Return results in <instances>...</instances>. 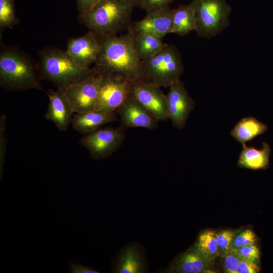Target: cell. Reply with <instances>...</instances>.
<instances>
[{
    "label": "cell",
    "instance_id": "14",
    "mask_svg": "<svg viewBox=\"0 0 273 273\" xmlns=\"http://www.w3.org/2000/svg\"><path fill=\"white\" fill-rule=\"evenodd\" d=\"M101 50L98 36L89 30L83 35L70 38L66 51L77 64L89 67L96 61Z\"/></svg>",
    "mask_w": 273,
    "mask_h": 273
},
{
    "label": "cell",
    "instance_id": "26",
    "mask_svg": "<svg viewBox=\"0 0 273 273\" xmlns=\"http://www.w3.org/2000/svg\"><path fill=\"white\" fill-rule=\"evenodd\" d=\"M255 235L250 229L237 233L234 238L231 250H235L243 246L255 244Z\"/></svg>",
    "mask_w": 273,
    "mask_h": 273
},
{
    "label": "cell",
    "instance_id": "32",
    "mask_svg": "<svg viewBox=\"0 0 273 273\" xmlns=\"http://www.w3.org/2000/svg\"><path fill=\"white\" fill-rule=\"evenodd\" d=\"M69 272L71 273H98L94 268L86 266L77 263L70 262Z\"/></svg>",
    "mask_w": 273,
    "mask_h": 273
},
{
    "label": "cell",
    "instance_id": "3",
    "mask_svg": "<svg viewBox=\"0 0 273 273\" xmlns=\"http://www.w3.org/2000/svg\"><path fill=\"white\" fill-rule=\"evenodd\" d=\"M39 58L40 77L51 82L60 90L95 74L93 68L81 66L66 51L55 47L43 48Z\"/></svg>",
    "mask_w": 273,
    "mask_h": 273
},
{
    "label": "cell",
    "instance_id": "29",
    "mask_svg": "<svg viewBox=\"0 0 273 273\" xmlns=\"http://www.w3.org/2000/svg\"><path fill=\"white\" fill-rule=\"evenodd\" d=\"M223 257V267L228 273H238L241 258L234 251L231 250Z\"/></svg>",
    "mask_w": 273,
    "mask_h": 273
},
{
    "label": "cell",
    "instance_id": "27",
    "mask_svg": "<svg viewBox=\"0 0 273 273\" xmlns=\"http://www.w3.org/2000/svg\"><path fill=\"white\" fill-rule=\"evenodd\" d=\"M6 116H0V175L1 179L3 177L5 158L6 156L7 139L6 134Z\"/></svg>",
    "mask_w": 273,
    "mask_h": 273
},
{
    "label": "cell",
    "instance_id": "25",
    "mask_svg": "<svg viewBox=\"0 0 273 273\" xmlns=\"http://www.w3.org/2000/svg\"><path fill=\"white\" fill-rule=\"evenodd\" d=\"M237 233L233 230H223L217 233L219 256L223 257L230 252L234 238Z\"/></svg>",
    "mask_w": 273,
    "mask_h": 273
},
{
    "label": "cell",
    "instance_id": "10",
    "mask_svg": "<svg viewBox=\"0 0 273 273\" xmlns=\"http://www.w3.org/2000/svg\"><path fill=\"white\" fill-rule=\"evenodd\" d=\"M101 76L96 109L115 112L130 96L131 81Z\"/></svg>",
    "mask_w": 273,
    "mask_h": 273
},
{
    "label": "cell",
    "instance_id": "18",
    "mask_svg": "<svg viewBox=\"0 0 273 273\" xmlns=\"http://www.w3.org/2000/svg\"><path fill=\"white\" fill-rule=\"evenodd\" d=\"M146 271L143 253L136 245L125 247L113 263L112 271L118 273H142Z\"/></svg>",
    "mask_w": 273,
    "mask_h": 273
},
{
    "label": "cell",
    "instance_id": "31",
    "mask_svg": "<svg viewBox=\"0 0 273 273\" xmlns=\"http://www.w3.org/2000/svg\"><path fill=\"white\" fill-rule=\"evenodd\" d=\"M259 271L258 263L244 259H241L238 273H257Z\"/></svg>",
    "mask_w": 273,
    "mask_h": 273
},
{
    "label": "cell",
    "instance_id": "30",
    "mask_svg": "<svg viewBox=\"0 0 273 273\" xmlns=\"http://www.w3.org/2000/svg\"><path fill=\"white\" fill-rule=\"evenodd\" d=\"M173 0H140L138 6L143 10L149 12L167 6Z\"/></svg>",
    "mask_w": 273,
    "mask_h": 273
},
{
    "label": "cell",
    "instance_id": "12",
    "mask_svg": "<svg viewBox=\"0 0 273 273\" xmlns=\"http://www.w3.org/2000/svg\"><path fill=\"white\" fill-rule=\"evenodd\" d=\"M116 112L120 117V127L124 130L142 127L152 130L158 127L156 117L131 96Z\"/></svg>",
    "mask_w": 273,
    "mask_h": 273
},
{
    "label": "cell",
    "instance_id": "2",
    "mask_svg": "<svg viewBox=\"0 0 273 273\" xmlns=\"http://www.w3.org/2000/svg\"><path fill=\"white\" fill-rule=\"evenodd\" d=\"M38 63L18 48L1 45L0 85L8 90H42Z\"/></svg>",
    "mask_w": 273,
    "mask_h": 273
},
{
    "label": "cell",
    "instance_id": "1",
    "mask_svg": "<svg viewBox=\"0 0 273 273\" xmlns=\"http://www.w3.org/2000/svg\"><path fill=\"white\" fill-rule=\"evenodd\" d=\"M134 37L131 26L125 33L120 36H98L101 50L93 68L95 74L130 81L145 80Z\"/></svg>",
    "mask_w": 273,
    "mask_h": 273
},
{
    "label": "cell",
    "instance_id": "7",
    "mask_svg": "<svg viewBox=\"0 0 273 273\" xmlns=\"http://www.w3.org/2000/svg\"><path fill=\"white\" fill-rule=\"evenodd\" d=\"M125 130L121 127L100 128L84 134L79 144L85 147L94 160L110 156L121 145L125 139Z\"/></svg>",
    "mask_w": 273,
    "mask_h": 273
},
{
    "label": "cell",
    "instance_id": "23",
    "mask_svg": "<svg viewBox=\"0 0 273 273\" xmlns=\"http://www.w3.org/2000/svg\"><path fill=\"white\" fill-rule=\"evenodd\" d=\"M193 247L207 260L212 262L219 256L217 233L212 230L201 232Z\"/></svg>",
    "mask_w": 273,
    "mask_h": 273
},
{
    "label": "cell",
    "instance_id": "8",
    "mask_svg": "<svg viewBox=\"0 0 273 273\" xmlns=\"http://www.w3.org/2000/svg\"><path fill=\"white\" fill-rule=\"evenodd\" d=\"M158 120L168 119L167 96L161 87L142 79L131 81L130 95Z\"/></svg>",
    "mask_w": 273,
    "mask_h": 273
},
{
    "label": "cell",
    "instance_id": "15",
    "mask_svg": "<svg viewBox=\"0 0 273 273\" xmlns=\"http://www.w3.org/2000/svg\"><path fill=\"white\" fill-rule=\"evenodd\" d=\"M49 103L44 117L61 131H66L71 124L73 111L63 91L49 89L46 92Z\"/></svg>",
    "mask_w": 273,
    "mask_h": 273
},
{
    "label": "cell",
    "instance_id": "24",
    "mask_svg": "<svg viewBox=\"0 0 273 273\" xmlns=\"http://www.w3.org/2000/svg\"><path fill=\"white\" fill-rule=\"evenodd\" d=\"M19 20L16 16L14 0H0V30L12 28Z\"/></svg>",
    "mask_w": 273,
    "mask_h": 273
},
{
    "label": "cell",
    "instance_id": "34",
    "mask_svg": "<svg viewBox=\"0 0 273 273\" xmlns=\"http://www.w3.org/2000/svg\"><path fill=\"white\" fill-rule=\"evenodd\" d=\"M123 3L132 5L134 7L138 6L140 0H119Z\"/></svg>",
    "mask_w": 273,
    "mask_h": 273
},
{
    "label": "cell",
    "instance_id": "11",
    "mask_svg": "<svg viewBox=\"0 0 273 273\" xmlns=\"http://www.w3.org/2000/svg\"><path fill=\"white\" fill-rule=\"evenodd\" d=\"M166 95L168 119L176 128L183 129L190 112L194 109L195 103L187 91L180 79L173 82L169 87Z\"/></svg>",
    "mask_w": 273,
    "mask_h": 273
},
{
    "label": "cell",
    "instance_id": "5",
    "mask_svg": "<svg viewBox=\"0 0 273 273\" xmlns=\"http://www.w3.org/2000/svg\"><path fill=\"white\" fill-rule=\"evenodd\" d=\"M142 62L145 80L160 87H169L180 79L184 71L181 56L172 44H166L156 55Z\"/></svg>",
    "mask_w": 273,
    "mask_h": 273
},
{
    "label": "cell",
    "instance_id": "20",
    "mask_svg": "<svg viewBox=\"0 0 273 273\" xmlns=\"http://www.w3.org/2000/svg\"><path fill=\"white\" fill-rule=\"evenodd\" d=\"M267 126L252 116L241 119L231 131V135L242 145L264 133Z\"/></svg>",
    "mask_w": 273,
    "mask_h": 273
},
{
    "label": "cell",
    "instance_id": "22",
    "mask_svg": "<svg viewBox=\"0 0 273 273\" xmlns=\"http://www.w3.org/2000/svg\"><path fill=\"white\" fill-rule=\"evenodd\" d=\"M134 41L136 52L141 61L154 56L166 45L162 39L143 32L135 33Z\"/></svg>",
    "mask_w": 273,
    "mask_h": 273
},
{
    "label": "cell",
    "instance_id": "6",
    "mask_svg": "<svg viewBox=\"0 0 273 273\" xmlns=\"http://www.w3.org/2000/svg\"><path fill=\"white\" fill-rule=\"evenodd\" d=\"M198 36L210 38L230 25L231 7L225 0H193Z\"/></svg>",
    "mask_w": 273,
    "mask_h": 273
},
{
    "label": "cell",
    "instance_id": "33",
    "mask_svg": "<svg viewBox=\"0 0 273 273\" xmlns=\"http://www.w3.org/2000/svg\"><path fill=\"white\" fill-rule=\"evenodd\" d=\"M99 0H76L79 14L83 13L92 8Z\"/></svg>",
    "mask_w": 273,
    "mask_h": 273
},
{
    "label": "cell",
    "instance_id": "21",
    "mask_svg": "<svg viewBox=\"0 0 273 273\" xmlns=\"http://www.w3.org/2000/svg\"><path fill=\"white\" fill-rule=\"evenodd\" d=\"M196 20L195 8L191 3L181 5L174 10L172 26L170 33L183 36L196 30Z\"/></svg>",
    "mask_w": 273,
    "mask_h": 273
},
{
    "label": "cell",
    "instance_id": "28",
    "mask_svg": "<svg viewBox=\"0 0 273 273\" xmlns=\"http://www.w3.org/2000/svg\"><path fill=\"white\" fill-rule=\"evenodd\" d=\"M231 250L235 252L241 259L250 260L257 263L259 259V249L255 244Z\"/></svg>",
    "mask_w": 273,
    "mask_h": 273
},
{
    "label": "cell",
    "instance_id": "9",
    "mask_svg": "<svg viewBox=\"0 0 273 273\" xmlns=\"http://www.w3.org/2000/svg\"><path fill=\"white\" fill-rule=\"evenodd\" d=\"M101 78L95 74L70 85L63 91L74 113L96 109Z\"/></svg>",
    "mask_w": 273,
    "mask_h": 273
},
{
    "label": "cell",
    "instance_id": "4",
    "mask_svg": "<svg viewBox=\"0 0 273 273\" xmlns=\"http://www.w3.org/2000/svg\"><path fill=\"white\" fill-rule=\"evenodd\" d=\"M133 7L119 0H99L89 10L79 14L78 18L98 36L115 35L131 26Z\"/></svg>",
    "mask_w": 273,
    "mask_h": 273
},
{
    "label": "cell",
    "instance_id": "16",
    "mask_svg": "<svg viewBox=\"0 0 273 273\" xmlns=\"http://www.w3.org/2000/svg\"><path fill=\"white\" fill-rule=\"evenodd\" d=\"M115 112L95 109L73 115L71 124L78 132L86 134L100 128L106 124L117 121Z\"/></svg>",
    "mask_w": 273,
    "mask_h": 273
},
{
    "label": "cell",
    "instance_id": "19",
    "mask_svg": "<svg viewBox=\"0 0 273 273\" xmlns=\"http://www.w3.org/2000/svg\"><path fill=\"white\" fill-rule=\"evenodd\" d=\"M242 147L238 162L239 166L252 170L263 169L267 166L270 149L266 143H263L260 150L246 144L243 145Z\"/></svg>",
    "mask_w": 273,
    "mask_h": 273
},
{
    "label": "cell",
    "instance_id": "13",
    "mask_svg": "<svg viewBox=\"0 0 273 273\" xmlns=\"http://www.w3.org/2000/svg\"><path fill=\"white\" fill-rule=\"evenodd\" d=\"M174 10L168 5L147 12L143 19L131 24L132 28L135 33H148L162 39L170 33Z\"/></svg>",
    "mask_w": 273,
    "mask_h": 273
},
{
    "label": "cell",
    "instance_id": "17",
    "mask_svg": "<svg viewBox=\"0 0 273 273\" xmlns=\"http://www.w3.org/2000/svg\"><path fill=\"white\" fill-rule=\"evenodd\" d=\"M211 263L193 247L179 255L171 263L167 272H204L208 270Z\"/></svg>",
    "mask_w": 273,
    "mask_h": 273
}]
</instances>
